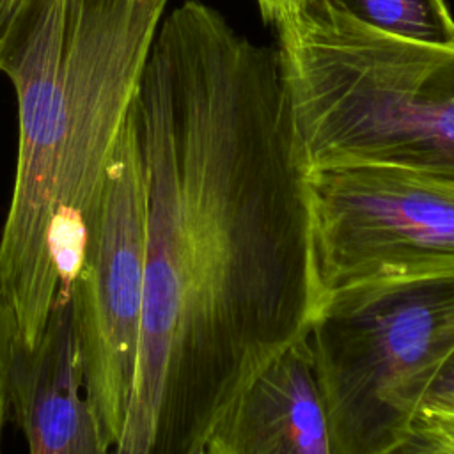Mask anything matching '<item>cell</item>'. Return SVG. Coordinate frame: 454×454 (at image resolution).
Listing matches in <instances>:
<instances>
[{"mask_svg":"<svg viewBox=\"0 0 454 454\" xmlns=\"http://www.w3.org/2000/svg\"><path fill=\"white\" fill-rule=\"evenodd\" d=\"M131 115L145 271L177 310L151 454H190L234 395L309 335V165L278 48L188 0L158 27Z\"/></svg>","mask_w":454,"mask_h":454,"instance_id":"obj_1","label":"cell"},{"mask_svg":"<svg viewBox=\"0 0 454 454\" xmlns=\"http://www.w3.org/2000/svg\"><path fill=\"white\" fill-rule=\"evenodd\" d=\"M167 0H32L0 53L18 99V161L0 286L34 349L80 270L108 163Z\"/></svg>","mask_w":454,"mask_h":454,"instance_id":"obj_2","label":"cell"},{"mask_svg":"<svg viewBox=\"0 0 454 454\" xmlns=\"http://www.w3.org/2000/svg\"><path fill=\"white\" fill-rule=\"evenodd\" d=\"M277 28L309 170L388 167L454 181V44L378 32L323 0Z\"/></svg>","mask_w":454,"mask_h":454,"instance_id":"obj_3","label":"cell"},{"mask_svg":"<svg viewBox=\"0 0 454 454\" xmlns=\"http://www.w3.org/2000/svg\"><path fill=\"white\" fill-rule=\"evenodd\" d=\"M309 340L337 454H392L454 353V271L326 294Z\"/></svg>","mask_w":454,"mask_h":454,"instance_id":"obj_4","label":"cell"},{"mask_svg":"<svg viewBox=\"0 0 454 454\" xmlns=\"http://www.w3.org/2000/svg\"><path fill=\"white\" fill-rule=\"evenodd\" d=\"M309 204L321 300L454 271V181L388 167L314 168Z\"/></svg>","mask_w":454,"mask_h":454,"instance_id":"obj_5","label":"cell"},{"mask_svg":"<svg viewBox=\"0 0 454 454\" xmlns=\"http://www.w3.org/2000/svg\"><path fill=\"white\" fill-rule=\"evenodd\" d=\"M147 252V190L131 108L106 168L71 284L83 390L105 443L128 422L138 367Z\"/></svg>","mask_w":454,"mask_h":454,"instance_id":"obj_6","label":"cell"},{"mask_svg":"<svg viewBox=\"0 0 454 454\" xmlns=\"http://www.w3.org/2000/svg\"><path fill=\"white\" fill-rule=\"evenodd\" d=\"M202 454H337L309 335L234 395L211 426Z\"/></svg>","mask_w":454,"mask_h":454,"instance_id":"obj_7","label":"cell"},{"mask_svg":"<svg viewBox=\"0 0 454 454\" xmlns=\"http://www.w3.org/2000/svg\"><path fill=\"white\" fill-rule=\"evenodd\" d=\"M12 411L28 454H110L83 390L69 291L57 294L37 346L18 349Z\"/></svg>","mask_w":454,"mask_h":454,"instance_id":"obj_8","label":"cell"},{"mask_svg":"<svg viewBox=\"0 0 454 454\" xmlns=\"http://www.w3.org/2000/svg\"><path fill=\"white\" fill-rule=\"evenodd\" d=\"M378 32L429 44H454V18L445 0H323Z\"/></svg>","mask_w":454,"mask_h":454,"instance_id":"obj_9","label":"cell"},{"mask_svg":"<svg viewBox=\"0 0 454 454\" xmlns=\"http://www.w3.org/2000/svg\"><path fill=\"white\" fill-rule=\"evenodd\" d=\"M20 349V335L12 303L0 286V442L5 420L12 411L14 365Z\"/></svg>","mask_w":454,"mask_h":454,"instance_id":"obj_10","label":"cell"},{"mask_svg":"<svg viewBox=\"0 0 454 454\" xmlns=\"http://www.w3.org/2000/svg\"><path fill=\"white\" fill-rule=\"evenodd\" d=\"M420 413L454 415V353L431 381L422 399Z\"/></svg>","mask_w":454,"mask_h":454,"instance_id":"obj_11","label":"cell"},{"mask_svg":"<svg viewBox=\"0 0 454 454\" xmlns=\"http://www.w3.org/2000/svg\"><path fill=\"white\" fill-rule=\"evenodd\" d=\"M264 21L278 27L291 20L305 5L307 0H255Z\"/></svg>","mask_w":454,"mask_h":454,"instance_id":"obj_12","label":"cell"},{"mask_svg":"<svg viewBox=\"0 0 454 454\" xmlns=\"http://www.w3.org/2000/svg\"><path fill=\"white\" fill-rule=\"evenodd\" d=\"M32 0H0V53L11 35L14 25Z\"/></svg>","mask_w":454,"mask_h":454,"instance_id":"obj_13","label":"cell"},{"mask_svg":"<svg viewBox=\"0 0 454 454\" xmlns=\"http://www.w3.org/2000/svg\"><path fill=\"white\" fill-rule=\"evenodd\" d=\"M190 454H202V447H199V449H195L193 452H190Z\"/></svg>","mask_w":454,"mask_h":454,"instance_id":"obj_14","label":"cell"}]
</instances>
